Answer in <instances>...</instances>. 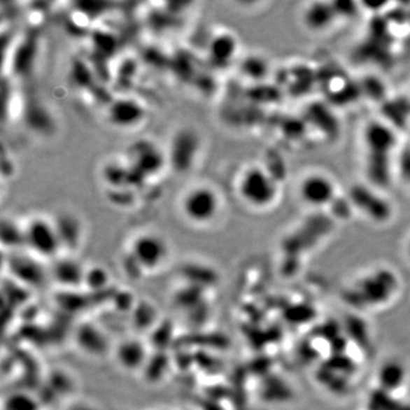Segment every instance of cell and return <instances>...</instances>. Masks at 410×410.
<instances>
[{"label": "cell", "mask_w": 410, "mask_h": 410, "mask_svg": "<svg viewBox=\"0 0 410 410\" xmlns=\"http://www.w3.org/2000/svg\"><path fill=\"white\" fill-rule=\"evenodd\" d=\"M110 281L108 274L101 267H92L87 268L86 277H85V285L90 290H99L104 288L105 285Z\"/></svg>", "instance_id": "cell-15"}, {"label": "cell", "mask_w": 410, "mask_h": 410, "mask_svg": "<svg viewBox=\"0 0 410 410\" xmlns=\"http://www.w3.org/2000/svg\"><path fill=\"white\" fill-rule=\"evenodd\" d=\"M54 221L59 230L63 250L66 248L68 251H74L78 248L83 236L79 219L74 218L73 215H62L57 219H54Z\"/></svg>", "instance_id": "cell-14"}, {"label": "cell", "mask_w": 410, "mask_h": 410, "mask_svg": "<svg viewBox=\"0 0 410 410\" xmlns=\"http://www.w3.org/2000/svg\"><path fill=\"white\" fill-rule=\"evenodd\" d=\"M221 208L220 194L208 184L190 187L183 195L181 208L186 220L196 226L211 224L219 215Z\"/></svg>", "instance_id": "cell-3"}, {"label": "cell", "mask_w": 410, "mask_h": 410, "mask_svg": "<svg viewBox=\"0 0 410 410\" xmlns=\"http://www.w3.org/2000/svg\"><path fill=\"white\" fill-rule=\"evenodd\" d=\"M334 183L328 176L310 174L300 184L301 197L313 206L327 204L334 195Z\"/></svg>", "instance_id": "cell-8"}, {"label": "cell", "mask_w": 410, "mask_h": 410, "mask_svg": "<svg viewBox=\"0 0 410 410\" xmlns=\"http://www.w3.org/2000/svg\"><path fill=\"white\" fill-rule=\"evenodd\" d=\"M87 268L71 255H59L52 260L49 276L52 281L66 290H78L85 285Z\"/></svg>", "instance_id": "cell-6"}, {"label": "cell", "mask_w": 410, "mask_h": 410, "mask_svg": "<svg viewBox=\"0 0 410 410\" xmlns=\"http://www.w3.org/2000/svg\"><path fill=\"white\" fill-rule=\"evenodd\" d=\"M24 248L41 260H54L63 252L54 219L34 215L24 225Z\"/></svg>", "instance_id": "cell-2"}, {"label": "cell", "mask_w": 410, "mask_h": 410, "mask_svg": "<svg viewBox=\"0 0 410 410\" xmlns=\"http://www.w3.org/2000/svg\"><path fill=\"white\" fill-rule=\"evenodd\" d=\"M199 148V137L192 130H183L172 139L168 157L178 169L184 170L194 162Z\"/></svg>", "instance_id": "cell-11"}, {"label": "cell", "mask_w": 410, "mask_h": 410, "mask_svg": "<svg viewBox=\"0 0 410 410\" xmlns=\"http://www.w3.org/2000/svg\"><path fill=\"white\" fill-rule=\"evenodd\" d=\"M108 113L110 122L120 129L134 128L145 117L143 105L134 98H119L114 101Z\"/></svg>", "instance_id": "cell-9"}, {"label": "cell", "mask_w": 410, "mask_h": 410, "mask_svg": "<svg viewBox=\"0 0 410 410\" xmlns=\"http://www.w3.org/2000/svg\"><path fill=\"white\" fill-rule=\"evenodd\" d=\"M114 358L125 371L137 372L146 367L148 362V350L141 339L128 337L114 348Z\"/></svg>", "instance_id": "cell-7"}, {"label": "cell", "mask_w": 410, "mask_h": 410, "mask_svg": "<svg viewBox=\"0 0 410 410\" xmlns=\"http://www.w3.org/2000/svg\"><path fill=\"white\" fill-rule=\"evenodd\" d=\"M127 253L147 275L162 269L170 255V248L163 236L155 232H144L134 237Z\"/></svg>", "instance_id": "cell-4"}, {"label": "cell", "mask_w": 410, "mask_h": 410, "mask_svg": "<svg viewBox=\"0 0 410 410\" xmlns=\"http://www.w3.org/2000/svg\"><path fill=\"white\" fill-rule=\"evenodd\" d=\"M41 259L28 252V254H16L13 257L12 270L14 275L21 281H27L28 283H38L43 276L49 275V269H43V267L39 264Z\"/></svg>", "instance_id": "cell-13"}, {"label": "cell", "mask_w": 410, "mask_h": 410, "mask_svg": "<svg viewBox=\"0 0 410 410\" xmlns=\"http://www.w3.org/2000/svg\"><path fill=\"white\" fill-rule=\"evenodd\" d=\"M236 190L245 204L257 210L273 205L278 196L277 181L260 164H251L243 169L237 178Z\"/></svg>", "instance_id": "cell-1"}, {"label": "cell", "mask_w": 410, "mask_h": 410, "mask_svg": "<svg viewBox=\"0 0 410 410\" xmlns=\"http://www.w3.org/2000/svg\"><path fill=\"white\" fill-rule=\"evenodd\" d=\"M66 410H101L95 404H92V401L87 400H77L73 401L72 404L69 406Z\"/></svg>", "instance_id": "cell-16"}, {"label": "cell", "mask_w": 410, "mask_h": 410, "mask_svg": "<svg viewBox=\"0 0 410 410\" xmlns=\"http://www.w3.org/2000/svg\"><path fill=\"white\" fill-rule=\"evenodd\" d=\"M239 50V43L234 34L228 31H220L210 38L208 57L210 63L217 68L229 66Z\"/></svg>", "instance_id": "cell-10"}, {"label": "cell", "mask_w": 410, "mask_h": 410, "mask_svg": "<svg viewBox=\"0 0 410 410\" xmlns=\"http://www.w3.org/2000/svg\"><path fill=\"white\" fill-rule=\"evenodd\" d=\"M126 161L136 177L141 181L162 171L168 157L164 150L153 141L138 139L128 147Z\"/></svg>", "instance_id": "cell-5"}, {"label": "cell", "mask_w": 410, "mask_h": 410, "mask_svg": "<svg viewBox=\"0 0 410 410\" xmlns=\"http://www.w3.org/2000/svg\"><path fill=\"white\" fill-rule=\"evenodd\" d=\"M77 342L80 349L90 357H101L110 348L104 332L95 325H83L78 330Z\"/></svg>", "instance_id": "cell-12"}]
</instances>
